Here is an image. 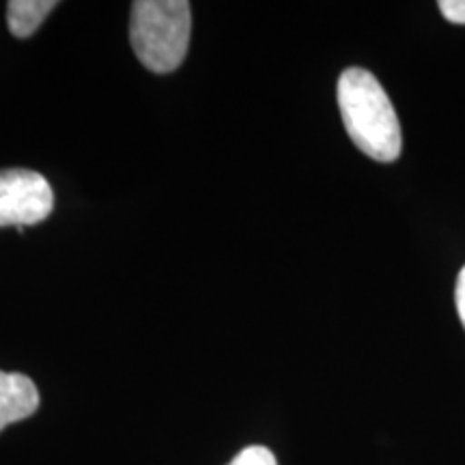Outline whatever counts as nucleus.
I'll list each match as a JSON object with an SVG mask.
<instances>
[{
    "mask_svg": "<svg viewBox=\"0 0 465 465\" xmlns=\"http://www.w3.org/2000/svg\"><path fill=\"white\" fill-rule=\"evenodd\" d=\"M339 108L353 144L377 162H394L401 155L399 116L380 80L362 67H349L339 78Z\"/></svg>",
    "mask_w": 465,
    "mask_h": 465,
    "instance_id": "obj_1",
    "label": "nucleus"
},
{
    "mask_svg": "<svg viewBox=\"0 0 465 465\" xmlns=\"http://www.w3.org/2000/svg\"><path fill=\"white\" fill-rule=\"evenodd\" d=\"M190 31L192 11L185 0H138L132 5V48L149 72L171 74L182 65Z\"/></svg>",
    "mask_w": 465,
    "mask_h": 465,
    "instance_id": "obj_2",
    "label": "nucleus"
},
{
    "mask_svg": "<svg viewBox=\"0 0 465 465\" xmlns=\"http://www.w3.org/2000/svg\"><path fill=\"white\" fill-rule=\"evenodd\" d=\"M54 194L44 174L28 168L0 171V226L39 224L52 213Z\"/></svg>",
    "mask_w": 465,
    "mask_h": 465,
    "instance_id": "obj_3",
    "label": "nucleus"
},
{
    "mask_svg": "<svg viewBox=\"0 0 465 465\" xmlns=\"http://www.w3.org/2000/svg\"><path fill=\"white\" fill-rule=\"evenodd\" d=\"M37 407L39 392L31 377L0 371V431L33 416Z\"/></svg>",
    "mask_w": 465,
    "mask_h": 465,
    "instance_id": "obj_4",
    "label": "nucleus"
},
{
    "mask_svg": "<svg viewBox=\"0 0 465 465\" xmlns=\"http://www.w3.org/2000/svg\"><path fill=\"white\" fill-rule=\"evenodd\" d=\"M56 0H11L7 5L9 31L17 39H26L42 26V22L56 9Z\"/></svg>",
    "mask_w": 465,
    "mask_h": 465,
    "instance_id": "obj_5",
    "label": "nucleus"
},
{
    "mask_svg": "<svg viewBox=\"0 0 465 465\" xmlns=\"http://www.w3.org/2000/svg\"><path fill=\"white\" fill-rule=\"evenodd\" d=\"M229 465H278L274 452L265 446H248Z\"/></svg>",
    "mask_w": 465,
    "mask_h": 465,
    "instance_id": "obj_6",
    "label": "nucleus"
},
{
    "mask_svg": "<svg viewBox=\"0 0 465 465\" xmlns=\"http://www.w3.org/2000/svg\"><path fill=\"white\" fill-rule=\"evenodd\" d=\"M440 11L452 25H465V0H441Z\"/></svg>",
    "mask_w": 465,
    "mask_h": 465,
    "instance_id": "obj_7",
    "label": "nucleus"
},
{
    "mask_svg": "<svg viewBox=\"0 0 465 465\" xmlns=\"http://www.w3.org/2000/svg\"><path fill=\"white\" fill-rule=\"evenodd\" d=\"M455 304H457L459 319H461V323H463V328H465V267H461V272H459V276H457Z\"/></svg>",
    "mask_w": 465,
    "mask_h": 465,
    "instance_id": "obj_8",
    "label": "nucleus"
}]
</instances>
